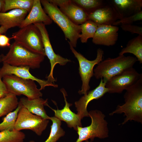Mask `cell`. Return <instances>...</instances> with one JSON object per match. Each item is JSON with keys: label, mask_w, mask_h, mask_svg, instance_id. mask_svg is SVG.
Listing matches in <instances>:
<instances>
[{"label": "cell", "mask_w": 142, "mask_h": 142, "mask_svg": "<svg viewBox=\"0 0 142 142\" xmlns=\"http://www.w3.org/2000/svg\"><path fill=\"white\" fill-rule=\"evenodd\" d=\"M142 76L133 68L117 75L107 81L105 87L110 93H121L135 84Z\"/></svg>", "instance_id": "obj_10"}, {"label": "cell", "mask_w": 142, "mask_h": 142, "mask_svg": "<svg viewBox=\"0 0 142 142\" xmlns=\"http://www.w3.org/2000/svg\"><path fill=\"white\" fill-rule=\"evenodd\" d=\"M40 0H34L32 8L19 27L23 28L28 25L41 22L45 25L51 24L53 21L45 13L42 7Z\"/></svg>", "instance_id": "obj_18"}, {"label": "cell", "mask_w": 142, "mask_h": 142, "mask_svg": "<svg viewBox=\"0 0 142 142\" xmlns=\"http://www.w3.org/2000/svg\"><path fill=\"white\" fill-rule=\"evenodd\" d=\"M43 9L53 21L56 23L63 31L66 40L74 48L76 47L81 33L80 25L73 23L62 12L56 5L48 0H40Z\"/></svg>", "instance_id": "obj_3"}, {"label": "cell", "mask_w": 142, "mask_h": 142, "mask_svg": "<svg viewBox=\"0 0 142 142\" xmlns=\"http://www.w3.org/2000/svg\"><path fill=\"white\" fill-rule=\"evenodd\" d=\"M19 104L17 96L9 93L0 98V117L7 115L15 109Z\"/></svg>", "instance_id": "obj_23"}, {"label": "cell", "mask_w": 142, "mask_h": 142, "mask_svg": "<svg viewBox=\"0 0 142 142\" xmlns=\"http://www.w3.org/2000/svg\"><path fill=\"white\" fill-rule=\"evenodd\" d=\"M11 39L5 35L0 34V47H10L11 45L10 43Z\"/></svg>", "instance_id": "obj_32"}, {"label": "cell", "mask_w": 142, "mask_h": 142, "mask_svg": "<svg viewBox=\"0 0 142 142\" xmlns=\"http://www.w3.org/2000/svg\"><path fill=\"white\" fill-rule=\"evenodd\" d=\"M74 23L81 25L88 20V14L71 0H49Z\"/></svg>", "instance_id": "obj_12"}, {"label": "cell", "mask_w": 142, "mask_h": 142, "mask_svg": "<svg viewBox=\"0 0 142 142\" xmlns=\"http://www.w3.org/2000/svg\"><path fill=\"white\" fill-rule=\"evenodd\" d=\"M137 61L135 57L124 55L109 58L97 64L94 70V75L97 79L102 78L106 82L113 77L133 68Z\"/></svg>", "instance_id": "obj_4"}, {"label": "cell", "mask_w": 142, "mask_h": 142, "mask_svg": "<svg viewBox=\"0 0 142 142\" xmlns=\"http://www.w3.org/2000/svg\"><path fill=\"white\" fill-rule=\"evenodd\" d=\"M88 19L97 25H113L120 18L114 7L107 1L105 4L89 14Z\"/></svg>", "instance_id": "obj_14"}, {"label": "cell", "mask_w": 142, "mask_h": 142, "mask_svg": "<svg viewBox=\"0 0 142 142\" xmlns=\"http://www.w3.org/2000/svg\"><path fill=\"white\" fill-rule=\"evenodd\" d=\"M8 30L4 27H0V34H3L6 33Z\"/></svg>", "instance_id": "obj_35"}, {"label": "cell", "mask_w": 142, "mask_h": 142, "mask_svg": "<svg viewBox=\"0 0 142 142\" xmlns=\"http://www.w3.org/2000/svg\"><path fill=\"white\" fill-rule=\"evenodd\" d=\"M49 122L48 120L33 114L21 105L18 113L14 130L20 131L29 129L40 136L46 129Z\"/></svg>", "instance_id": "obj_9"}, {"label": "cell", "mask_w": 142, "mask_h": 142, "mask_svg": "<svg viewBox=\"0 0 142 142\" xmlns=\"http://www.w3.org/2000/svg\"><path fill=\"white\" fill-rule=\"evenodd\" d=\"M119 27L111 25H98V27L92 38L96 45L110 46L114 45L118 39Z\"/></svg>", "instance_id": "obj_16"}, {"label": "cell", "mask_w": 142, "mask_h": 142, "mask_svg": "<svg viewBox=\"0 0 142 142\" xmlns=\"http://www.w3.org/2000/svg\"><path fill=\"white\" fill-rule=\"evenodd\" d=\"M49 120L52 123L51 126L50 132L48 138L44 142H56L60 137L64 135L65 131L61 127L60 120L55 116L50 117ZM29 142H35L31 141Z\"/></svg>", "instance_id": "obj_24"}, {"label": "cell", "mask_w": 142, "mask_h": 142, "mask_svg": "<svg viewBox=\"0 0 142 142\" xmlns=\"http://www.w3.org/2000/svg\"><path fill=\"white\" fill-rule=\"evenodd\" d=\"M91 119L90 124L83 127L78 126L77 131L78 138L75 142H82L90 139L93 140L95 138L104 139L108 136V123L105 119V115L98 110H92L89 112Z\"/></svg>", "instance_id": "obj_5"}, {"label": "cell", "mask_w": 142, "mask_h": 142, "mask_svg": "<svg viewBox=\"0 0 142 142\" xmlns=\"http://www.w3.org/2000/svg\"><path fill=\"white\" fill-rule=\"evenodd\" d=\"M11 38L29 50L45 56L41 34L33 24L20 28Z\"/></svg>", "instance_id": "obj_6"}, {"label": "cell", "mask_w": 142, "mask_h": 142, "mask_svg": "<svg viewBox=\"0 0 142 142\" xmlns=\"http://www.w3.org/2000/svg\"><path fill=\"white\" fill-rule=\"evenodd\" d=\"M142 20V11L133 15L125 17L116 21L113 26H117L124 24H131L133 22Z\"/></svg>", "instance_id": "obj_30"}, {"label": "cell", "mask_w": 142, "mask_h": 142, "mask_svg": "<svg viewBox=\"0 0 142 142\" xmlns=\"http://www.w3.org/2000/svg\"><path fill=\"white\" fill-rule=\"evenodd\" d=\"M69 45L72 52L79 63V73L82 82V84L81 89L78 92L80 94L84 95L87 94L90 89L89 82L91 78L94 75V68L96 65L98 64L102 60L104 52L102 49L98 48L97 50L95 59L90 60H88L78 52L70 44Z\"/></svg>", "instance_id": "obj_8"}, {"label": "cell", "mask_w": 142, "mask_h": 142, "mask_svg": "<svg viewBox=\"0 0 142 142\" xmlns=\"http://www.w3.org/2000/svg\"><path fill=\"white\" fill-rule=\"evenodd\" d=\"M2 80L9 93L16 96L23 95L30 99L40 98L42 93L34 81L19 77L14 75H6Z\"/></svg>", "instance_id": "obj_7"}, {"label": "cell", "mask_w": 142, "mask_h": 142, "mask_svg": "<svg viewBox=\"0 0 142 142\" xmlns=\"http://www.w3.org/2000/svg\"><path fill=\"white\" fill-rule=\"evenodd\" d=\"M24 133L20 131L4 130L0 132V142H23Z\"/></svg>", "instance_id": "obj_28"}, {"label": "cell", "mask_w": 142, "mask_h": 142, "mask_svg": "<svg viewBox=\"0 0 142 142\" xmlns=\"http://www.w3.org/2000/svg\"><path fill=\"white\" fill-rule=\"evenodd\" d=\"M33 24L38 28L41 34L45 55L49 59L51 65L50 70L49 74L47 77V80L54 83L56 80L53 77V73L55 65L58 64L60 65H64L71 61L55 53L50 43L45 25L44 24L39 22Z\"/></svg>", "instance_id": "obj_11"}, {"label": "cell", "mask_w": 142, "mask_h": 142, "mask_svg": "<svg viewBox=\"0 0 142 142\" xmlns=\"http://www.w3.org/2000/svg\"><path fill=\"white\" fill-rule=\"evenodd\" d=\"M0 68V75L2 78L5 75H14L23 79L31 80L37 82L40 86V90L47 86L57 88L58 85L48 80L38 79L32 75L29 72L30 68L28 67H15L6 63H3Z\"/></svg>", "instance_id": "obj_13"}, {"label": "cell", "mask_w": 142, "mask_h": 142, "mask_svg": "<svg viewBox=\"0 0 142 142\" xmlns=\"http://www.w3.org/2000/svg\"><path fill=\"white\" fill-rule=\"evenodd\" d=\"M45 56L33 52L14 42L5 55H0V62L15 67L39 68Z\"/></svg>", "instance_id": "obj_2"}, {"label": "cell", "mask_w": 142, "mask_h": 142, "mask_svg": "<svg viewBox=\"0 0 142 142\" xmlns=\"http://www.w3.org/2000/svg\"><path fill=\"white\" fill-rule=\"evenodd\" d=\"M2 78L0 75V98L5 97L9 93Z\"/></svg>", "instance_id": "obj_33"}, {"label": "cell", "mask_w": 142, "mask_h": 142, "mask_svg": "<svg viewBox=\"0 0 142 142\" xmlns=\"http://www.w3.org/2000/svg\"><path fill=\"white\" fill-rule=\"evenodd\" d=\"M80 26L81 33L79 36V38L82 43H86L89 38L93 37L98 25L92 21L88 20Z\"/></svg>", "instance_id": "obj_26"}, {"label": "cell", "mask_w": 142, "mask_h": 142, "mask_svg": "<svg viewBox=\"0 0 142 142\" xmlns=\"http://www.w3.org/2000/svg\"><path fill=\"white\" fill-rule=\"evenodd\" d=\"M60 91L63 94L65 102V105L63 109L59 110L55 109L49 107L54 113L55 117L60 120L63 121L66 123L68 126L70 128H73L77 131V127L82 126L81 120L82 119L78 114L73 112L70 108L72 104L68 102L66 98L67 93L65 89L62 88Z\"/></svg>", "instance_id": "obj_17"}, {"label": "cell", "mask_w": 142, "mask_h": 142, "mask_svg": "<svg viewBox=\"0 0 142 142\" xmlns=\"http://www.w3.org/2000/svg\"><path fill=\"white\" fill-rule=\"evenodd\" d=\"M126 90L124 96V103L118 105L115 110L109 115L111 116L114 114L124 113L125 118L122 125L132 120L142 124V76Z\"/></svg>", "instance_id": "obj_1"}, {"label": "cell", "mask_w": 142, "mask_h": 142, "mask_svg": "<svg viewBox=\"0 0 142 142\" xmlns=\"http://www.w3.org/2000/svg\"><path fill=\"white\" fill-rule=\"evenodd\" d=\"M126 53L133 54L140 64L142 63V36L138 35L129 40L126 46L123 48L119 55Z\"/></svg>", "instance_id": "obj_22"}, {"label": "cell", "mask_w": 142, "mask_h": 142, "mask_svg": "<svg viewBox=\"0 0 142 142\" xmlns=\"http://www.w3.org/2000/svg\"><path fill=\"white\" fill-rule=\"evenodd\" d=\"M5 4V0H0V12H3Z\"/></svg>", "instance_id": "obj_34"}, {"label": "cell", "mask_w": 142, "mask_h": 142, "mask_svg": "<svg viewBox=\"0 0 142 142\" xmlns=\"http://www.w3.org/2000/svg\"><path fill=\"white\" fill-rule=\"evenodd\" d=\"M21 106V104L19 102L17 108L4 118L3 121L0 123V131L5 130L13 131L14 130L18 113Z\"/></svg>", "instance_id": "obj_27"}, {"label": "cell", "mask_w": 142, "mask_h": 142, "mask_svg": "<svg viewBox=\"0 0 142 142\" xmlns=\"http://www.w3.org/2000/svg\"><path fill=\"white\" fill-rule=\"evenodd\" d=\"M85 142H90L88 140H87L86 141H85Z\"/></svg>", "instance_id": "obj_36"}, {"label": "cell", "mask_w": 142, "mask_h": 142, "mask_svg": "<svg viewBox=\"0 0 142 142\" xmlns=\"http://www.w3.org/2000/svg\"><path fill=\"white\" fill-rule=\"evenodd\" d=\"M106 82L101 79L99 85L94 89L88 91L79 100L74 103L75 107L79 115L82 119L85 117H89L87 106L89 103L94 99H99L106 93L108 90L105 87Z\"/></svg>", "instance_id": "obj_15"}, {"label": "cell", "mask_w": 142, "mask_h": 142, "mask_svg": "<svg viewBox=\"0 0 142 142\" xmlns=\"http://www.w3.org/2000/svg\"><path fill=\"white\" fill-rule=\"evenodd\" d=\"M47 100V99L44 100L41 98L30 99L22 97L20 99L19 102L31 113L49 120L50 117L47 115L44 108V106L48 105Z\"/></svg>", "instance_id": "obj_21"}, {"label": "cell", "mask_w": 142, "mask_h": 142, "mask_svg": "<svg viewBox=\"0 0 142 142\" xmlns=\"http://www.w3.org/2000/svg\"><path fill=\"white\" fill-rule=\"evenodd\" d=\"M108 1L117 11L120 19L133 15L142 11V0H111Z\"/></svg>", "instance_id": "obj_19"}, {"label": "cell", "mask_w": 142, "mask_h": 142, "mask_svg": "<svg viewBox=\"0 0 142 142\" xmlns=\"http://www.w3.org/2000/svg\"><path fill=\"white\" fill-rule=\"evenodd\" d=\"M77 5L85 10L88 14L107 2L103 0H72Z\"/></svg>", "instance_id": "obj_29"}, {"label": "cell", "mask_w": 142, "mask_h": 142, "mask_svg": "<svg viewBox=\"0 0 142 142\" xmlns=\"http://www.w3.org/2000/svg\"><path fill=\"white\" fill-rule=\"evenodd\" d=\"M34 0H5V4L3 12L14 9L26 10L29 13L30 11Z\"/></svg>", "instance_id": "obj_25"}, {"label": "cell", "mask_w": 142, "mask_h": 142, "mask_svg": "<svg viewBox=\"0 0 142 142\" xmlns=\"http://www.w3.org/2000/svg\"><path fill=\"white\" fill-rule=\"evenodd\" d=\"M121 29L124 31L128 32L132 34H137L142 36V27L131 24L122 25L120 26Z\"/></svg>", "instance_id": "obj_31"}, {"label": "cell", "mask_w": 142, "mask_h": 142, "mask_svg": "<svg viewBox=\"0 0 142 142\" xmlns=\"http://www.w3.org/2000/svg\"><path fill=\"white\" fill-rule=\"evenodd\" d=\"M28 13L26 10L18 9L0 12V25L7 30L12 28L19 27Z\"/></svg>", "instance_id": "obj_20"}]
</instances>
